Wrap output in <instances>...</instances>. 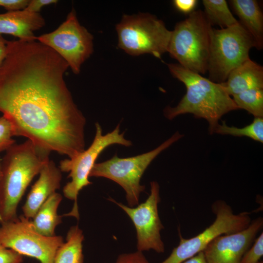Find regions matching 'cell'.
<instances>
[{
    "label": "cell",
    "instance_id": "obj_1",
    "mask_svg": "<svg viewBox=\"0 0 263 263\" xmlns=\"http://www.w3.org/2000/svg\"><path fill=\"white\" fill-rule=\"evenodd\" d=\"M69 68L37 40H7L0 64V112L16 136L71 158L85 150L86 121L64 78Z\"/></svg>",
    "mask_w": 263,
    "mask_h": 263
},
{
    "label": "cell",
    "instance_id": "obj_2",
    "mask_svg": "<svg viewBox=\"0 0 263 263\" xmlns=\"http://www.w3.org/2000/svg\"><path fill=\"white\" fill-rule=\"evenodd\" d=\"M173 76L186 86V93L175 107L168 106L164 116L169 120L185 113L206 120L213 134L219 120L225 114L239 109L222 84L214 82L178 63L167 64Z\"/></svg>",
    "mask_w": 263,
    "mask_h": 263
},
{
    "label": "cell",
    "instance_id": "obj_3",
    "mask_svg": "<svg viewBox=\"0 0 263 263\" xmlns=\"http://www.w3.org/2000/svg\"><path fill=\"white\" fill-rule=\"evenodd\" d=\"M50 152L27 139L15 144L1 160L0 179V223L18 219L17 210L24 193L35 176L50 159Z\"/></svg>",
    "mask_w": 263,
    "mask_h": 263
},
{
    "label": "cell",
    "instance_id": "obj_4",
    "mask_svg": "<svg viewBox=\"0 0 263 263\" xmlns=\"http://www.w3.org/2000/svg\"><path fill=\"white\" fill-rule=\"evenodd\" d=\"M212 27L201 10H194L171 31L168 52L185 68L207 72Z\"/></svg>",
    "mask_w": 263,
    "mask_h": 263
},
{
    "label": "cell",
    "instance_id": "obj_5",
    "mask_svg": "<svg viewBox=\"0 0 263 263\" xmlns=\"http://www.w3.org/2000/svg\"><path fill=\"white\" fill-rule=\"evenodd\" d=\"M183 136L176 132L155 149L134 156L120 158L115 154L110 159L95 163L89 176L103 177L116 183L125 190L129 206L135 207L145 190V186L140 184V180L146 169L161 152Z\"/></svg>",
    "mask_w": 263,
    "mask_h": 263
},
{
    "label": "cell",
    "instance_id": "obj_6",
    "mask_svg": "<svg viewBox=\"0 0 263 263\" xmlns=\"http://www.w3.org/2000/svg\"><path fill=\"white\" fill-rule=\"evenodd\" d=\"M116 31L118 46L130 55L150 54L160 58L168 52L171 31L153 15H124Z\"/></svg>",
    "mask_w": 263,
    "mask_h": 263
},
{
    "label": "cell",
    "instance_id": "obj_7",
    "mask_svg": "<svg viewBox=\"0 0 263 263\" xmlns=\"http://www.w3.org/2000/svg\"><path fill=\"white\" fill-rule=\"evenodd\" d=\"M95 136L90 147L74 157L62 160L59 163L61 171L70 172L68 177L71 178L63 187L64 196L74 201L72 210L63 216H73L77 220L79 218L77 197L83 188L92 184L89 180L90 174L99 155L112 145L128 147L132 145V142L124 137V132L120 133L119 124L113 131L105 135L102 134V128L98 123H95Z\"/></svg>",
    "mask_w": 263,
    "mask_h": 263
},
{
    "label": "cell",
    "instance_id": "obj_8",
    "mask_svg": "<svg viewBox=\"0 0 263 263\" xmlns=\"http://www.w3.org/2000/svg\"><path fill=\"white\" fill-rule=\"evenodd\" d=\"M255 46L253 38L240 22L226 28H212L208 79L225 82L232 70L250 58L249 51Z\"/></svg>",
    "mask_w": 263,
    "mask_h": 263
},
{
    "label": "cell",
    "instance_id": "obj_9",
    "mask_svg": "<svg viewBox=\"0 0 263 263\" xmlns=\"http://www.w3.org/2000/svg\"><path fill=\"white\" fill-rule=\"evenodd\" d=\"M212 210L216 215L213 223L203 232L190 239H184L180 234L179 244L161 263H182L203 251L218 236L242 230L251 222L248 213L235 214L231 207L222 200L215 202L212 205Z\"/></svg>",
    "mask_w": 263,
    "mask_h": 263
},
{
    "label": "cell",
    "instance_id": "obj_10",
    "mask_svg": "<svg viewBox=\"0 0 263 263\" xmlns=\"http://www.w3.org/2000/svg\"><path fill=\"white\" fill-rule=\"evenodd\" d=\"M61 56L75 74L94 51L93 36L79 22L73 8L65 20L53 32L36 37Z\"/></svg>",
    "mask_w": 263,
    "mask_h": 263
},
{
    "label": "cell",
    "instance_id": "obj_11",
    "mask_svg": "<svg viewBox=\"0 0 263 263\" xmlns=\"http://www.w3.org/2000/svg\"><path fill=\"white\" fill-rule=\"evenodd\" d=\"M1 225L0 245L35 258L39 263H53L57 250L64 243L61 236L47 237L38 233L31 221L23 215L17 221Z\"/></svg>",
    "mask_w": 263,
    "mask_h": 263
},
{
    "label": "cell",
    "instance_id": "obj_12",
    "mask_svg": "<svg viewBox=\"0 0 263 263\" xmlns=\"http://www.w3.org/2000/svg\"><path fill=\"white\" fill-rule=\"evenodd\" d=\"M150 194L145 202L135 207L127 206L112 198L108 199L116 204L130 217L136 232L137 250H153L158 253L165 251L161 231L164 228L158 210L160 201V187L156 181L150 183Z\"/></svg>",
    "mask_w": 263,
    "mask_h": 263
},
{
    "label": "cell",
    "instance_id": "obj_13",
    "mask_svg": "<svg viewBox=\"0 0 263 263\" xmlns=\"http://www.w3.org/2000/svg\"><path fill=\"white\" fill-rule=\"evenodd\" d=\"M263 225V219L259 217L242 230L218 236L203 251L207 263H240Z\"/></svg>",
    "mask_w": 263,
    "mask_h": 263
},
{
    "label": "cell",
    "instance_id": "obj_14",
    "mask_svg": "<svg viewBox=\"0 0 263 263\" xmlns=\"http://www.w3.org/2000/svg\"><path fill=\"white\" fill-rule=\"evenodd\" d=\"M61 172L52 160H49L44 165L38 179L32 186L22 207L24 217L33 218L46 199L60 188Z\"/></svg>",
    "mask_w": 263,
    "mask_h": 263
},
{
    "label": "cell",
    "instance_id": "obj_15",
    "mask_svg": "<svg viewBox=\"0 0 263 263\" xmlns=\"http://www.w3.org/2000/svg\"><path fill=\"white\" fill-rule=\"evenodd\" d=\"M45 25V20L40 13L25 9L0 14V35H11L20 40H36L34 32Z\"/></svg>",
    "mask_w": 263,
    "mask_h": 263
},
{
    "label": "cell",
    "instance_id": "obj_16",
    "mask_svg": "<svg viewBox=\"0 0 263 263\" xmlns=\"http://www.w3.org/2000/svg\"><path fill=\"white\" fill-rule=\"evenodd\" d=\"M230 96L254 88H263V67L249 58L232 70L221 83Z\"/></svg>",
    "mask_w": 263,
    "mask_h": 263
},
{
    "label": "cell",
    "instance_id": "obj_17",
    "mask_svg": "<svg viewBox=\"0 0 263 263\" xmlns=\"http://www.w3.org/2000/svg\"><path fill=\"white\" fill-rule=\"evenodd\" d=\"M229 3L239 17V22L253 38L255 48L263 46V14L256 0H231Z\"/></svg>",
    "mask_w": 263,
    "mask_h": 263
},
{
    "label": "cell",
    "instance_id": "obj_18",
    "mask_svg": "<svg viewBox=\"0 0 263 263\" xmlns=\"http://www.w3.org/2000/svg\"><path fill=\"white\" fill-rule=\"evenodd\" d=\"M62 199V195L56 192L40 206L31 221L32 227L38 233L47 237L56 235V227L62 222V216L57 214Z\"/></svg>",
    "mask_w": 263,
    "mask_h": 263
},
{
    "label": "cell",
    "instance_id": "obj_19",
    "mask_svg": "<svg viewBox=\"0 0 263 263\" xmlns=\"http://www.w3.org/2000/svg\"><path fill=\"white\" fill-rule=\"evenodd\" d=\"M84 237L78 225L69 229L66 242L59 247L53 263H84L82 243Z\"/></svg>",
    "mask_w": 263,
    "mask_h": 263
},
{
    "label": "cell",
    "instance_id": "obj_20",
    "mask_svg": "<svg viewBox=\"0 0 263 263\" xmlns=\"http://www.w3.org/2000/svg\"><path fill=\"white\" fill-rule=\"evenodd\" d=\"M204 13L212 26L217 25L221 28L230 27L239 23L231 12L225 0H203Z\"/></svg>",
    "mask_w": 263,
    "mask_h": 263
},
{
    "label": "cell",
    "instance_id": "obj_21",
    "mask_svg": "<svg viewBox=\"0 0 263 263\" xmlns=\"http://www.w3.org/2000/svg\"><path fill=\"white\" fill-rule=\"evenodd\" d=\"M214 133L234 136H246L263 143V117H255L251 123L240 128L228 126L225 121H223L222 124H218L217 125Z\"/></svg>",
    "mask_w": 263,
    "mask_h": 263
},
{
    "label": "cell",
    "instance_id": "obj_22",
    "mask_svg": "<svg viewBox=\"0 0 263 263\" xmlns=\"http://www.w3.org/2000/svg\"><path fill=\"white\" fill-rule=\"evenodd\" d=\"M232 97L239 109L246 110L255 117H263V88L249 89Z\"/></svg>",
    "mask_w": 263,
    "mask_h": 263
},
{
    "label": "cell",
    "instance_id": "obj_23",
    "mask_svg": "<svg viewBox=\"0 0 263 263\" xmlns=\"http://www.w3.org/2000/svg\"><path fill=\"white\" fill-rule=\"evenodd\" d=\"M16 136L12 122L2 115L0 117V152L6 151L15 143L12 137Z\"/></svg>",
    "mask_w": 263,
    "mask_h": 263
},
{
    "label": "cell",
    "instance_id": "obj_24",
    "mask_svg": "<svg viewBox=\"0 0 263 263\" xmlns=\"http://www.w3.org/2000/svg\"><path fill=\"white\" fill-rule=\"evenodd\" d=\"M263 255V232L254 241V244L245 252L240 263H257Z\"/></svg>",
    "mask_w": 263,
    "mask_h": 263
},
{
    "label": "cell",
    "instance_id": "obj_25",
    "mask_svg": "<svg viewBox=\"0 0 263 263\" xmlns=\"http://www.w3.org/2000/svg\"><path fill=\"white\" fill-rule=\"evenodd\" d=\"M113 263H150L142 252L123 253L120 255Z\"/></svg>",
    "mask_w": 263,
    "mask_h": 263
},
{
    "label": "cell",
    "instance_id": "obj_26",
    "mask_svg": "<svg viewBox=\"0 0 263 263\" xmlns=\"http://www.w3.org/2000/svg\"><path fill=\"white\" fill-rule=\"evenodd\" d=\"M22 255L0 245V263H22Z\"/></svg>",
    "mask_w": 263,
    "mask_h": 263
},
{
    "label": "cell",
    "instance_id": "obj_27",
    "mask_svg": "<svg viewBox=\"0 0 263 263\" xmlns=\"http://www.w3.org/2000/svg\"><path fill=\"white\" fill-rule=\"evenodd\" d=\"M30 0H0V6L8 11L22 10L27 6Z\"/></svg>",
    "mask_w": 263,
    "mask_h": 263
},
{
    "label": "cell",
    "instance_id": "obj_28",
    "mask_svg": "<svg viewBox=\"0 0 263 263\" xmlns=\"http://www.w3.org/2000/svg\"><path fill=\"white\" fill-rule=\"evenodd\" d=\"M197 2L196 0H174L173 3L178 10L189 14L194 10Z\"/></svg>",
    "mask_w": 263,
    "mask_h": 263
},
{
    "label": "cell",
    "instance_id": "obj_29",
    "mask_svg": "<svg viewBox=\"0 0 263 263\" xmlns=\"http://www.w3.org/2000/svg\"><path fill=\"white\" fill-rule=\"evenodd\" d=\"M57 1L56 0H30L25 9L31 12L39 13L43 7L56 3Z\"/></svg>",
    "mask_w": 263,
    "mask_h": 263
},
{
    "label": "cell",
    "instance_id": "obj_30",
    "mask_svg": "<svg viewBox=\"0 0 263 263\" xmlns=\"http://www.w3.org/2000/svg\"><path fill=\"white\" fill-rule=\"evenodd\" d=\"M182 263H207L204 252H200Z\"/></svg>",
    "mask_w": 263,
    "mask_h": 263
},
{
    "label": "cell",
    "instance_id": "obj_31",
    "mask_svg": "<svg viewBox=\"0 0 263 263\" xmlns=\"http://www.w3.org/2000/svg\"><path fill=\"white\" fill-rule=\"evenodd\" d=\"M7 40L0 35V64L6 55Z\"/></svg>",
    "mask_w": 263,
    "mask_h": 263
},
{
    "label": "cell",
    "instance_id": "obj_32",
    "mask_svg": "<svg viewBox=\"0 0 263 263\" xmlns=\"http://www.w3.org/2000/svg\"><path fill=\"white\" fill-rule=\"evenodd\" d=\"M2 175V166H1V161L0 159V179Z\"/></svg>",
    "mask_w": 263,
    "mask_h": 263
},
{
    "label": "cell",
    "instance_id": "obj_33",
    "mask_svg": "<svg viewBox=\"0 0 263 263\" xmlns=\"http://www.w3.org/2000/svg\"><path fill=\"white\" fill-rule=\"evenodd\" d=\"M263 263V261H259L258 263Z\"/></svg>",
    "mask_w": 263,
    "mask_h": 263
}]
</instances>
